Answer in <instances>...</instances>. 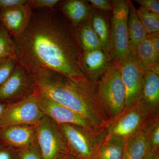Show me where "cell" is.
<instances>
[{
	"mask_svg": "<svg viewBox=\"0 0 159 159\" xmlns=\"http://www.w3.org/2000/svg\"><path fill=\"white\" fill-rule=\"evenodd\" d=\"M137 14L148 34L159 31V14L141 7Z\"/></svg>",
	"mask_w": 159,
	"mask_h": 159,
	"instance_id": "cb8c5ba5",
	"label": "cell"
},
{
	"mask_svg": "<svg viewBox=\"0 0 159 159\" xmlns=\"http://www.w3.org/2000/svg\"><path fill=\"white\" fill-rule=\"evenodd\" d=\"M152 151L145 127L126 139L123 159H145Z\"/></svg>",
	"mask_w": 159,
	"mask_h": 159,
	"instance_id": "ac0fdd59",
	"label": "cell"
},
{
	"mask_svg": "<svg viewBox=\"0 0 159 159\" xmlns=\"http://www.w3.org/2000/svg\"><path fill=\"white\" fill-rule=\"evenodd\" d=\"M125 141L123 138L107 134L97 159H123Z\"/></svg>",
	"mask_w": 159,
	"mask_h": 159,
	"instance_id": "44dd1931",
	"label": "cell"
},
{
	"mask_svg": "<svg viewBox=\"0 0 159 159\" xmlns=\"http://www.w3.org/2000/svg\"><path fill=\"white\" fill-rule=\"evenodd\" d=\"M152 150H158L159 147V117L152 119L145 125Z\"/></svg>",
	"mask_w": 159,
	"mask_h": 159,
	"instance_id": "d4e9b609",
	"label": "cell"
},
{
	"mask_svg": "<svg viewBox=\"0 0 159 159\" xmlns=\"http://www.w3.org/2000/svg\"><path fill=\"white\" fill-rule=\"evenodd\" d=\"M9 57H16V48L9 31L0 22V61Z\"/></svg>",
	"mask_w": 159,
	"mask_h": 159,
	"instance_id": "603a6c76",
	"label": "cell"
},
{
	"mask_svg": "<svg viewBox=\"0 0 159 159\" xmlns=\"http://www.w3.org/2000/svg\"><path fill=\"white\" fill-rule=\"evenodd\" d=\"M147 37L150 40L155 48L159 52V31L148 34Z\"/></svg>",
	"mask_w": 159,
	"mask_h": 159,
	"instance_id": "d6a6232c",
	"label": "cell"
},
{
	"mask_svg": "<svg viewBox=\"0 0 159 159\" xmlns=\"http://www.w3.org/2000/svg\"><path fill=\"white\" fill-rule=\"evenodd\" d=\"M0 140L20 151L37 142L36 125H16L0 128Z\"/></svg>",
	"mask_w": 159,
	"mask_h": 159,
	"instance_id": "7c38bea8",
	"label": "cell"
},
{
	"mask_svg": "<svg viewBox=\"0 0 159 159\" xmlns=\"http://www.w3.org/2000/svg\"><path fill=\"white\" fill-rule=\"evenodd\" d=\"M97 95L110 120L125 109V93L119 62L113 61L97 81Z\"/></svg>",
	"mask_w": 159,
	"mask_h": 159,
	"instance_id": "3957f363",
	"label": "cell"
},
{
	"mask_svg": "<svg viewBox=\"0 0 159 159\" xmlns=\"http://www.w3.org/2000/svg\"><path fill=\"white\" fill-rule=\"evenodd\" d=\"M44 116L34 95L6 105L0 119V128L10 125H36Z\"/></svg>",
	"mask_w": 159,
	"mask_h": 159,
	"instance_id": "52a82bcc",
	"label": "cell"
},
{
	"mask_svg": "<svg viewBox=\"0 0 159 159\" xmlns=\"http://www.w3.org/2000/svg\"><path fill=\"white\" fill-rule=\"evenodd\" d=\"M138 103L151 118L159 116V75L152 71L145 72Z\"/></svg>",
	"mask_w": 159,
	"mask_h": 159,
	"instance_id": "5bb4252c",
	"label": "cell"
},
{
	"mask_svg": "<svg viewBox=\"0 0 159 159\" xmlns=\"http://www.w3.org/2000/svg\"><path fill=\"white\" fill-rule=\"evenodd\" d=\"M0 159H19V152L4 145H0Z\"/></svg>",
	"mask_w": 159,
	"mask_h": 159,
	"instance_id": "f546056e",
	"label": "cell"
},
{
	"mask_svg": "<svg viewBox=\"0 0 159 159\" xmlns=\"http://www.w3.org/2000/svg\"><path fill=\"white\" fill-rule=\"evenodd\" d=\"M27 0H0V10L12 6L20 5H25Z\"/></svg>",
	"mask_w": 159,
	"mask_h": 159,
	"instance_id": "1f68e13d",
	"label": "cell"
},
{
	"mask_svg": "<svg viewBox=\"0 0 159 159\" xmlns=\"http://www.w3.org/2000/svg\"><path fill=\"white\" fill-rule=\"evenodd\" d=\"M33 94L36 97L40 109L43 114L57 124H74L90 130L102 129L96 128L77 113L55 102L37 91L34 90Z\"/></svg>",
	"mask_w": 159,
	"mask_h": 159,
	"instance_id": "8fae6325",
	"label": "cell"
},
{
	"mask_svg": "<svg viewBox=\"0 0 159 159\" xmlns=\"http://www.w3.org/2000/svg\"><path fill=\"white\" fill-rule=\"evenodd\" d=\"M60 1L58 0H29L26 4L30 9H33L56 8Z\"/></svg>",
	"mask_w": 159,
	"mask_h": 159,
	"instance_id": "83f0119b",
	"label": "cell"
},
{
	"mask_svg": "<svg viewBox=\"0 0 159 159\" xmlns=\"http://www.w3.org/2000/svg\"><path fill=\"white\" fill-rule=\"evenodd\" d=\"M76 28L83 51H89L101 49L99 39L92 27L91 16Z\"/></svg>",
	"mask_w": 159,
	"mask_h": 159,
	"instance_id": "7402d4cb",
	"label": "cell"
},
{
	"mask_svg": "<svg viewBox=\"0 0 159 159\" xmlns=\"http://www.w3.org/2000/svg\"><path fill=\"white\" fill-rule=\"evenodd\" d=\"M153 119L137 103L132 107L125 109L118 116L110 120L106 129L107 134L126 140L143 129Z\"/></svg>",
	"mask_w": 159,
	"mask_h": 159,
	"instance_id": "ba28073f",
	"label": "cell"
},
{
	"mask_svg": "<svg viewBox=\"0 0 159 159\" xmlns=\"http://www.w3.org/2000/svg\"><path fill=\"white\" fill-rule=\"evenodd\" d=\"M118 62L125 89V109H128L139 102L145 73L139 66L135 55L129 51Z\"/></svg>",
	"mask_w": 159,
	"mask_h": 159,
	"instance_id": "9c48e42d",
	"label": "cell"
},
{
	"mask_svg": "<svg viewBox=\"0 0 159 159\" xmlns=\"http://www.w3.org/2000/svg\"><path fill=\"white\" fill-rule=\"evenodd\" d=\"M113 62L101 49L83 51L81 64L88 79L97 81Z\"/></svg>",
	"mask_w": 159,
	"mask_h": 159,
	"instance_id": "9a60e30c",
	"label": "cell"
},
{
	"mask_svg": "<svg viewBox=\"0 0 159 159\" xmlns=\"http://www.w3.org/2000/svg\"><path fill=\"white\" fill-rule=\"evenodd\" d=\"M12 38L18 63L30 74L44 68L74 80L88 79L76 28L57 7L32 10L25 30Z\"/></svg>",
	"mask_w": 159,
	"mask_h": 159,
	"instance_id": "6da1fadb",
	"label": "cell"
},
{
	"mask_svg": "<svg viewBox=\"0 0 159 159\" xmlns=\"http://www.w3.org/2000/svg\"><path fill=\"white\" fill-rule=\"evenodd\" d=\"M128 19V48L129 52L135 55L141 43L147 37L148 33L140 21L132 2L129 1Z\"/></svg>",
	"mask_w": 159,
	"mask_h": 159,
	"instance_id": "ffe728a7",
	"label": "cell"
},
{
	"mask_svg": "<svg viewBox=\"0 0 159 159\" xmlns=\"http://www.w3.org/2000/svg\"><path fill=\"white\" fill-rule=\"evenodd\" d=\"M57 6L75 28L90 17L93 9L88 1L83 0L60 1Z\"/></svg>",
	"mask_w": 159,
	"mask_h": 159,
	"instance_id": "e0dca14e",
	"label": "cell"
},
{
	"mask_svg": "<svg viewBox=\"0 0 159 159\" xmlns=\"http://www.w3.org/2000/svg\"><path fill=\"white\" fill-rule=\"evenodd\" d=\"M65 159H78L77 158L69 154L68 155V156L66 157V158Z\"/></svg>",
	"mask_w": 159,
	"mask_h": 159,
	"instance_id": "d590c367",
	"label": "cell"
},
{
	"mask_svg": "<svg viewBox=\"0 0 159 159\" xmlns=\"http://www.w3.org/2000/svg\"><path fill=\"white\" fill-rule=\"evenodd\" d=\"M36 128L37 143L42 159H65L69 151L57 122L44 115Z\"/></svg>",
	"mask_w": 159,
	"mask_h": 159,
	"instance_id": "5b68a950",
	"label": "cell"
},
{
	"mask_svg": "<svg viewBox=\"0 0 159 159\" xmlns=\"http://www.w3.org/2000/svg\"><path fill=\"white\" fill-rule=\"evenodd\" d=\"M33 75L35 90L77 113L96 128L107 126L110 119L98 98L97 81L74 80L44 68Z\"/></svg>",
	"mask_w": 159,
	"mask_h": 159,
	"instance_id": "7a4b0ae2",
	"label": "cell"
},
{
	"mask_svg": "<svg viewBox=\"0 0 159 159\" xmlns=\"http://www.w3.org/2000/svg\"><path fill=\"white\" fill-rule=\"evenodd\" d=\"M19 159H42L37 142L19 151Z\"/></svg>",
	"mask_w": 159,
	"mask_h": 159,
	"instance_id": "4316f807",
	"label": "cell"
},
{
	"mask_svg": "<svg viewBox=\"0 0 159 159\" xmlns=\"http://www.w3.org/2000/svg\"><path fill=\"white\" fill-rule=\"evenodd\" d=\"M32 13V9L26 4L12 6L0 10V22L12 37H16L25 30Z\"/></svg>",
	"mask_w": 159,
	"mask_h": 159,
	"instance_id": "4fadbf2b",
	"label": "cell"
},
{
	"mask_svg": "<svg viewBox=\"0 0 159 159\" xmlns=\"http://www.w3.org/2000/svg\"><path fill=\"white\" fill-rule=\"evenodd\" d=\"M134 2L140 5L141 7L159 14L158 0H137Z\"/></svg>",
	"mask_w": 159,
	"mask_h": 159,
	"instance_id": "4dcf8cb0",
	"label": "cell"
},
{
	"mask_svg": "<svg viewBox=\"0 0 159 159\" xmlns=\"http://www.w3.org/2000/svg\"><path fill=\"white\" fill-rule=\"evenodd\" d=\"M111 49L113 61H118L129 51L128 19L129 1H112Z\"/></svg>",
	"mask_w": 159,
	"mask_h": 159,
	"instance_id": "8992f818",
	"label": "cell"
},
{
	"mask_svg": "<svg viewBox=\"0 0 159 159\" xmlns=\"http://www.w3.org/2000/svg\"><path fill=\"white\" fill-rule=\"evenodd\" d=\"M145 159H159V150L152 151Z\"/></svg>",
	"mask_w": 159,
	"mask_h": 159,
	"instance_id": "836d02e7",
	"label": "cell"
},
{
	"mask_svg": "<svg viewBox=\"0 0 159 159\" xmlns=\"http://www.w3.org/2000/svg\"><path fill=\"white\" fill-rule=\"evenodd\" d=\"M93 9L106 12H111L113 8L111 1L108 0H89L88 1Z\"/></svg>",
	"mask_w": 159,
	"mask_h": 159,
	"instance_id": "f1b7e54d",
	"label": "cell"
},
{
	"mask_svg": "<svg viewBox=\"0 0 159 159\" xmlns=\"http://www.w3.org/2000/svg\"><path fill=\"white\" fill-rule=\"evenodd\" d=\"M111 14L93 8L91 15L92 27L99 39L101 49L113 60L111 49Z\"/></svg>",
	"mask_w": 159,
	"mask_h": 159,
	"instance_id": "2e32d148",
	"label": "cell"
},
{
	"mask_svg": "<svg viewBox=\"0 0 159 159\" xmlns=\"http://www.w3.org/2000/svg\"><path fill=\"white\" fill-rule=\"evenodd\" d=\"M135 55L139 66L144 73L152 71L159 75V52L147 36L139 44Z\"/></svg>",
	"mask_w": 159,
	"mask_h": 159,
	"instance_id": "d6986e66",
	"label": "cell"
},
{
	"mask_svg": "<svg viewBox=\"0 0 159 159\" xmlns=\"http://www.w3.org/2000/svg\"><path fill=\"white\" fill-rule=\"evenodd\" d=\"M18 65L16 57H9L0 61V86L3 84Z\"/></svg>",
	"mask_w": 159,
	"mask_h": 159,
	"instance_id": "484cf974",
	"label": "cell"
},
{
	"mask_svg": "<svg viewBox=\"0 0 159 159\" xmlns=\"http://www.w3.org/2000/svg\"><path fill=\"white\" fill-rule=\"evenodd\" d=\"M65 139L69 154L78 159H97L107 135L106 128L90 130L71 124H58Z\"/></svg>",
	"mask_w": 159,
	"mask_h": 159,
	"instance_id": "277c9868",
	"label": "cell"
},
{
	"mask_svg": "<svg viewBox=\"0 0 159 159\" xmlns=\"http://www.w3.org/2000/svg\"><path fill=\"white\" fill-rule=\"evenodd\" d=\"M6 105H5V104H3V103L0 102V119L2 116L5 109H6Z\"/></svg>",
	"mask_w": 159,
	"mask_h": 159,
	"instance_id": "e575fe53",
	"label": "cell"
},
{
	"mask_svg": "<svg viewBox=\"0 0 159 159\" xmlns=\"http://www.w3.org/2000/svg\"><path fill=\"white\" fill-rule=\"evenodd\" d=\"M35 88L33 74L18 63L10 77L0 86V101L17 102L33 94Z\"/></svg>",
	"mask_w": 159,
	"mask_h": 159,
	"instance_id": "30bf717a",
	"label": "cell"
}]
</instances>
